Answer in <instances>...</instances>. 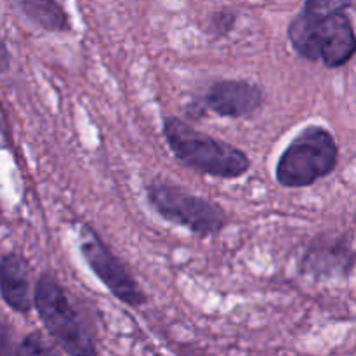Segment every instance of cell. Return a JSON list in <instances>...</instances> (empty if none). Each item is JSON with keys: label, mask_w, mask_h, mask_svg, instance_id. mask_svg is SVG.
Here are the masks:
<instances>
[{"label": "cell", "mask_w": 356, "mask_h": 356, "mask_svg": "<svg viewBox=\"0 0 356 356\" xmlns=\"http://www.w3.org/2000/svg\"><path fill=\"white\" fill-rule=\"evenodd\" d=\"M163 136L179 162L207 176L233 179L245 174L250 167L242 149L202 134L176 117L163 122Z\"/></svg>", "instance_id": "1"}, {"label": "cell", "mask_w": 356, "mask_h": 356, "mask_svg": "<svg viewBox=\"0 0 356 356\" xmlns=\"http://www.w3.org/2000/svg\"><path fill=\"white\" fill-rule=\"evenodd\" d=\"M289 40L301 58L329 68L346 65L356 52V35L346 10L312 16L302 10L289 24Z\"/></svg>", "instance_id": "2"}, {"label": "cell", "mask_w": 356, "mask_h": 356, "mask_svg": "<svg viewBox=\"0 0 356 356\" xmlns=\"http://www.w3.org/2000/svg\"><path fill=\"white\" fill-rule=\"evenodd\" d=\"M337 163V145L327 129L312 125L299 132L282 153L275 169L278 184L285 188L312 186L329 176Z\"/></svg>", "instance_id": "3"}, {"label": "cell", "mask_w": 356, "mask_h": 356, "mask_svg": "<svg viewBox=\"0 0 356 356\" xmlns=\"http://www.w3.org/2000/svg\"><path fill=\"white\" fill-rule=\"evenodd\" d=\"M35 308L45 329L56 343L70 355H94V341L83 325L79 312L66 298L61 285L49 275L37 282L33 294Z\"/></svg>", "instance_id": "4"}, {"label": "cell", "mask_w": 356, "mask_h": 356, "mask_svg": "<svg viewBox=\"0 0 356 356\" xmlns=\"http://www.w3.org/2000/svg\"><path fill=\"white\" fill-rule=\"evenodd\" d=\"M149 205L167 221L184 226L200 236L216 235L225 226V212L211 200L170 184H153L148 190Z\"/></svg>", "instance_id": "5"}, {"label": "cell", "mask_w": 356, "mask_h": 356, "mask_svg": "<svg viewBox=\"0 0 356 356\" xmlns=\"http://www.w3.org/2000/svg\"><path fill=\"white\" fill-rule=\"evenodd\" d=\"M80 250L94 275L106 285L115 298L134 308L145 305L146 296L139 289L138 282L90 228H82L80 232Z\"/></svg>", "instance_id": "6"}, {"label": "cell", "mask_w": 356, "mask_h": 356, "mask_svg": "<svg viewBox=\"0 0 356 356\" xmlns=\"http://www.w3.org/2000/svg\"><path fill=\"white\" fill-rule=\"evenodd\" d=\"M204 104L221 117L243 118L259 110L263 90L245 80H221L207 90Z\"/></svg>", "instance_id": "7"}, {"label": "cell", "mask_w": 356, "mask_h": 356, "mask_svg": "<svg viewBox=\"0 0 356 356\" xmlns=\"http://www.w3.org/2000/svg\"><path fill=\"white\" fill-rule=\"evenodd\" d=\"M0 294L3 301L16 312H30L31 296L28 268L16 254H7L0 259Z\"/></svg>", "instance_id": "8"}, {"label": "cell", "mask_w": 356, "mask_h": 356, "mask_svg": "<svg viewBox=\"0 0 356 356\" xmlns=\"http://www.w3.org/2000/svg\"><path fill=\"white\" fill-rule=\"evenodd\" d=\"M23 13L49 31H66L68 17L56 0H17Z\"/></svg>", "instance_id": "9"}, {"label": "cell", "mask_w": 356, "mask_h": 356, "mask_svg": "<svg viewBox=\"0 0 356 356\" xmlns=\"http://www.w3.org/2000/svg\"><path fill=\"white\" fill-rule=\"evenodd\" d=\"M351 6V0H306L305 13L312 16H325V14L341 13Z\"/></svg>", "instance_id": "10"}, {"label": "cell", "mask_w": 356, "mask_h": 356, "mask_svg": "<svg viewBox=\"0 0 356 356\" xmlns=\"http://www.w3.org/2000/svg\"><path fill=\"white\" fill-rule=\"evenodd\" d=\"M17 353L19 355H51L52 348H49L47 344L44 343L38 334H31L26 339L23 341L19 348H17Z\"/></svg>", "instance_id": "11"}, {"label": "cell", "mask_w": 356, "mask_h": 356, "mask_svg": "<svg viewBox=\"0 0 356 356\" xmlns=\"http://www.w3.org/2000/svg\"><path fill=\"white\" fill-rule=\"evenodd\" d=\"M235 24V14L228 13V10H221V13L214 14L211 19L212 31L216 35H226Z\"/></svg>", "instance_id": "12"}, {"label": "cell", "mask_w": 356, "mask_h": 356, "mask_svg": "<svg viewBox=\"0 0 356 356\" xmlns=\"http://www.w3.org/2000/svg\"><path fill=\"white\" fill-rule=\"evenodd\" d=\"M9 68V52H7L6 44L0 38V72H6Z\"/></svg>", "instance_id": "13"}]
</instances>
